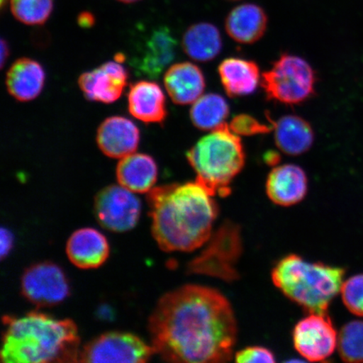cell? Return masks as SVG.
Wrapping results in <instances>:
<instances>
[{"instance_id":"d4e9b609","label":"cell","mask_w":363,"mask_h":363,"mask_svg":"<svg viewBox=\"0 0 363 363\" xmlns=\"http://www.w3.org/2000/svg\"><path fill=\"white\" fill-rule=\"evenodd\" d=\"M13 17L23 24L40 26L51 16L54 0H11Z\"/></svg>"},{"instance_id":"f1b7e54d","label":"cell","mask_w":363,"mask_h":363,"mask_svg":"<svg viewBox=\"0 0 363 363\" xmlns=\"http://www.w3.org/2000/svg\"><path fill=\"white\" fill-rule=\"evenodd\" d=\"M235 362H274L275 357L269 349L263 347H248L235 354Z\"/></svg>"},{"instance_id":"9c48e42d","label":"cell","mask_w":363,"mask_h":363,"mask_svg":"<svg viewBox=\"0 0 363 363\" xmlns=\"http://www.w3.org/2000/svg\"><path fill=\"white\" fill-rule=\"evenodd\" d=\"M293 342L296 351L308 361L323 362L333 355L338 337L328 314H310L295 325Z\"/></svg>"},{"instance_id":"603a6c76","label":"cell","mask_w":363,"mask_h":363,"mask_svg":"<svg viewBox=\"0 0 363 363\" xmlns=\"http://www.w3.org/2000/svg\"><path fill=\"white\" fill-rule=\"evenodd\" d=\"M222 38L219 29L208 22H199L185 31L182 47L194 61L211 62L222 50Z\"/></svg>"},{"instance_id":"3957f363","label":"cell","mask_w":363,"mask_h":363,"mask_svg":"<svg viewBox=\"0 0 363 363\" xmlns=\"http://www.w3.org/2000/svg\"><path fill=\"white\" fill-rule=\"evenodd\" d=\"M3 323V362H79L80 339L74 321L30 312L4 316Z\"/></svg>"},{"instance_id":"5b68a950","label":"cell","mask_w":363,"mask_h":363,"mask_svg":"<svg viewBox=\"0 0 363 363\" xmlns=\"http://www.w3.org/2000/svg\"><path fill=\"white\" fill-rule=\"evenodd\" d=\"M196 180L216 196H227L230 184L246 163V153L239 135L223 124L199 140L187 153Z\"/></svg>"},{"instance_id":"e575fe53","label":"cell","mask_w":363,"mask_h":363,"mask_svg":"<svg viewBox=\"0 0 363 363\" xmlns=\"http://www.w3.org/2000/svg\"><path fill=\"white\" fill-rule=\"evenodd\" d=\"M8 1V0H1V7H4V4Z\"/></svg>"},{"instance_id":"9a60e30c","label":"cell","mask_w":363,"mask_h":363,"mask_svg":"<svg viewBox=\"0 0 363 363\" xmlns=\"http://www.w3.org/2000/svg\"><path fill=\"white\" fill-rule=\"evenodd\" d=\"M177 40L167 27H159L150 35L134 67L143 75L155 79L174 61Z\"/></svg>"},{"instance_id":"7c38bea8","label":"cell","mask_w":363,"mask_h":363,"mask_svg":"<svg viewBox=\"0 0 363 363\" xmlns=\"http://www.w3.org/2000/svg\"><path fill=\"white\" fill-rule=\"evenodd\" d=\"M96 140L104 155L123 158L138 149L140 131L138 127L127 118L112 116L99 125Z\"/></svg>"},{"instance_id":"e0dca14e","label":"cell","mask_w":363,"mask_h":363,"mask_svg":"<svg viewBox=\"0 0 363 363\" xmlns=\"http://www.w3.org/2000/svg\"><path fill=\"white\" fill-rule=\"evenodd\" d=\"M164 84L172 101L180 106L194 104L206 89V79L201 68L191 62H179L170 67Z\"/></svg>"},{"instance_id":"6da1fadb","label":"cell","mask_w":363,"mask_h":363,"mask_svg":"<svg viewBox=\"0 0 363 363\" xmlns=\"http://www.w3.org/2000/svg\"><path fill=\"white\" fill-rule=\"evenodd\" d=\"M152 346L172 362H225L233 356V308L214 289L185 285L163 295L149 318Z\"/></svg>"},{"instance_id":"44dd1931","label":"cell","mask_w":363,"mask_h":363,"mask_svg":"<svg viewBox=\"0 0 363 363\" xmlns=\"http://www.w3.org/2000/svg\"><path fill=\"white\" fill-rule=\"evenodd\" d=\"M155 160L147 154L133 153L118 163V183L133 193H149L157 179Z\"/></svg>"},{"instance_id":"4fadbf2b","label":"cell","mask_w":363,"mask_h":363,"mask_svg":"<svg viewBox=\"0 0 363 363\" xmlns=\"http://www.w3.org/2000/svg\"><path fill=\"white\" fill-rule=\"evenodd\" d=\"M307 191V175L297 165L284 164L276 167L267 177V196L278 206H294L305 199Z\"/></svg>"},{"instance_id":"5bb4252c","label":"cell","mask_w":363,"mask_h":363,"mask_svg":"<svg viewBox=\"0 0 363 363\" xmlns=\"http://www.w3.org/2000/svg\"><path fill=\"white\" fill-rule=\"evenodd\" d=\"M68 259L81 269H94L102 266L110 254L106 237L93 228L76 230L67 240Z\"/></svg>"},{"instance_id":"4316f807","label":"cell","mask_w":363,"mask_h":363,"mask_svg":"<svg viewBox=\"0 0 363 363\" xmlns=\"http://www.w3.org/2000/svg\"><path fill=\"white\" fill-rule=\"evenodd\" d=\"M342 301L353 315L363 316V274L355 275L342 284Z\"/></svg>"},{"instance_id":"8992f818","label":"cell","mask_w":363,"mask_h":363,"mask_svg":"<svg viewBox=\"0 0 363 363\" xmlns=\"http://www.w3.org/2000/svg\"><path fill=\"white\" fill-rule=\"evenodd\" d=\"M316 81L310 63L287 53L282 54L262 76L267 99L286 106H297L310 99L315 94Z\"/></svg>"},{"instance_id":"52a82bcc","label":"cell","mask_w":363,"mask_h":363,"mask_svg":"<svg viewBox=\"0 0 363 363\" xmlns=\"http://www.w3.org/2000/svg\"><path fill=\"white\" fill-rule=\"evenodd\" d=\"M154 354L152 345L133 334L108 333L82 348L79 362H147Z\"/></svg>"},{"instance_id":"d590c367","label":"cell","mask_w":363,"mask_h":363,"mask_svg":"<svg viewBox=\"0 0 363 363\" xmlns=\"http://www.w3.org/2000/svg\"><path fill=\"white\" fill-rule=\"evenodd\" d=\"M230 1H237V0H230Z\"/></svg>"},{"instance_id":"7402d4cb","label":"cell","mask_w":363,"mask_h":363,"mask_svg":"<svg viewBox=\"0 0 363 363\" xmlns=\"http://www.w3.org/2000/svg\"><path fill=\"white\" fill-rule=\"evenodd\" d=\"M222 85L230 97L255 92L260 82L259 67L255 62L239 57L225 59L218 67Z\"/></svg>"},{"instance_id":"277c9868","label":"cell","mask_w":363,"mask_h":363,"mask_svg":"<svg viewBox=\"0 0 363 363\" xmlns=\"http://www.w3.org/2000/svg\"><path fill=\"white\" fill-rule=\"evenodd\" d=\"M345 272L342 267L289 255L277 263L272 279L285 296L310 314H326L330 303L342 289Z\"/></svg>"},{"instance_id":"836d02e7","label":"cell","mask_w":363,"mask_h":363,"mask_svg":"<svg viewBox=\"0 0 363 363\" xmlns=\"http://www.w3.org/2000/svg\"><path fill=\"white\" fill-rule=\"evenodd\" d=\"M118 1H120L122 3H125V4H131V3L140 1V0H118Z\"/></svg>"},{"instance_id":"1f68e13d","label":"cell","mask_w":363,"mask_h":363,"mask_svg":"<svg viewBox=\"0 0 363 363\" xmlns=\"http://www.w3.org/2000/svg\"><path fill=\"white\" fill-rule=\"evenodd\" d=\"M10 55V47H9L6 40H1V67L4 66L7 58Z\"/></svg>"},{"instance_id":"8fae6325","label":"cell","mask_w":363,"mask_h":363,"mask_svg":"<svg viewBox=\"0 0 363 363\" xmlns=\"http://www.w3.org/2000/svg\"><path fill=\"white\" fill-rule=\"evenodd\" d=\"M128 80V72L117 62H108L80 76L79 84L86 99L104 104L116 102Z\"/></svg>"},{"instance_id":"2e32d148","label":"cell","mask_w":363,"mask_h":363,"mask_svg":"<svg viewBox=\"0 0 363 363\" xmlns=\"http://www.w3.org/2000/svg\"><path fill=\"white\" fill-rule=\"evenodd\" d=\"M267 13L257 4L245 3L235 7L225 18V28L230 38L240 44H253L264 35Z\"/></svg>"},{"instance_id":"f546056e","label":"cell","mask_w":363,"mask_h":363,"mask_svg":"<svg viewBox=\"0 0 363 363\" xmlns=\"http://www.w3.org/2000/svg\"><path fill=\"white\" fill-rule=\"evenodd\" d=\"M13 245L12 234L6 228L1 229V257H6Z\"/></svg>"},{"instance_id":"83f0119b","label":"cell","mask_w":363,"mask_h":363,"mask_svg":"<svg viewBox=\"0 0 363 363\" xmlns=\"http://www.w3.org/2000/svg\"><path fill=\"white\" fill-rule=\"evenodd\" d=\"M235 134L244 136H252L269 133L274 126L261 123L256 118L246 113H240L231 120L229 125Z\"/></svg>"},{"instance_id":"7a4b0ae2","label":"cell","mask_w":363,"mask_h":363,"mask_svg":"<svg viewBox=\"0 0 363 363\" xmlns=\"http://www.w3.org/2000/svg\"><path fill=\"white\" fill-rule=\"evenodd\" d=\"M213 197L197 180L152 189L147 202L159 247L167 252H188L203 246L218 216Z\"/></svg>"},{"instance_id":"ac0fdd59","label":"cell","mask_w":363,"mask_h":363,"mask_svg":"<svg viewBox=\"0 0 363 363\" xmlns=\"http://www.w3.org/2000/svg\"><path fill=\"white\" fill-rule=\"evenodd\" d=\"M128 107L131 115L144 123L162 124L167 115L165 95L154 82L140 81L131 86Z\"/></svg>"},{"instance_id":"4dcf8cb0","label":"cell","mask_w":363,"mask_h":363,"mask_svg":"<svg viewBox=\"0 0 363 363\" xmlns=\"http://www.w3.org/2000/svg\"><path fill=\"white\" fill-rule=\"evenodd\" d=\"M94 17L89 13H83L79 18V22L81 26L89 27L94 25Z\"/></svg>"},{"instance_id":"d6a6232c","label":"cell","mask_w":363,"mask_h":363,"mask_svg":"<svg viewBox=\"0 0 363 363\" xmlns=\"http://www.w3.org/2000/svg\"><path fill=\"white\" fill-rule=\"evenodd\" d=\"M280 160V157L278 153L275 152H269L265 154V162L267 164L275 165L277 162Z\"/></svg>"},{"instance_id":"cb8c5ba5","label":"cell","mask_w":363,"mask_h":363,"mask_svg":"<svg viewBox=\"0 0 363 363\" xmlns=\"http://www.w3.org/2000/svg\"><path fill=\"white\" fill-rule=\"evenodd\" d=\"M229 113V104L221 95L208 94L193 104L190 119L196 128L213 130L225 124Z\"/></svg>"},{"instance_id":"30bf717a","label":"cell","mask_w":363,"mask_h":363,"mask_svg":"<svg viewBox=\"0 0 363 363\" xmlns=\"http://www.w3.org/2000/svg\"><path fill=\"white\" fill-rule=\"evenodd\" d=\"M21 293L40 307L60 303L69 294L65 272L52 262H40L27 269L21 278Z\"/></svg>"},{"instance_id":"ba28073f","label":"cell","mask_w":363,"mask_h":363,"mask_svg":"<svg viewBox=\"0 0 363 363\" xmlns=\"http://www.w3.org/2000/svg\"><path fill=\"white\" fill-rule=\"evenodd\" d=\"M94 211L104 228L115 233H125L138 224L140 203L133 192L123 186L111 185L95 197Z\"/></svg>"},{"instance_id":"484cf974","label":"cell","mask_w":363,"mask_h":363,"mask_svg":"<svg viewBox=\"0 0 363 363\" xmlns=\"http://www.w3.org/2000/svg\"><path fill=\"white\" fill-rule=\"evenodd\" d=\"M337 347L344 362H363V321L345 325L339 333Z\"/></svg>"},{"instance_id":"ffe728a7","label":"cell","mask_w":363,"mask_h":363,"mask_svg":"<svg viewBox=\"0 0 363 363\" xmlns=\"http://www.w3.org/2000/svg\"><path fill=\"white\" fill-rule=\"evenodd\" d=\"M276 146L289 156H299L311 148L315 133L310 123L302 117L288 115L274 122Z\"/></svg>"},{"instance_id":"d6986e66","label":"cell","mask_w":363,"mask_h":363,"mask_svg":"<svg viewBox=\"0 0 363 363\" xmlns=\"http://www.w3.org/2000/svg\"><path fill=\"white\" fill-rule=\"evenodd\" d=\"M44 68L33 59H18L9 69L6 76L8 92L16 101L28 102L38 98L44 88Z\"/></svg>"}]
</instances>
